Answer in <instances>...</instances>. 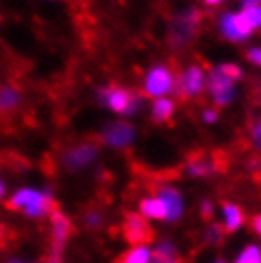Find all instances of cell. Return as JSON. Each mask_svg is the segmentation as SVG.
<instances>
[{
	"mask_svg": "<svg viewBox=\"0 0 261 263\" xmlns=\"http://www.w3.org/2000/svg\"><path fill=\"white\" fill-rule=\"evenodd\" d=\"M10 210H21L29 214V216H46V214H52L53 210H58L59 206L50 195L46 193L33 191V189H21L20 193H15L10 202L6 204Z\"/></svg>",
	"mask_w": 261,
	"mask_h": 263,
	"instance_id": "obj_1",
	"label": "cell"
},
{
	"mask_svg": "<svg viewBox=\"0 0 261 263\" xmlns=\"http://www.w3.org/2000/svg\"><path fill=\"white\" fill-rule=\"evenodd\" d=\"M122 231H124V237L128 242L136 244V246H141L145 242H151L155 233L149 227L147 219L139 214H126L124 225H122Z\"/></svg>",
	"mask_w": 261,
	"mask_h": 263,
	"instance_id": "obj_2",
	"label": "cell"
},
{
	"mask_svg": "<svg viewBox=\"0 0 261 263\" xmlns=\"http://www.w3.org/2000/svg\"><path fill=\"white\" fill-rule=\"evenodd\" d=\"M50 217H52V252H53V259L58 261L63 246H65V242L72 235V223L69 221V217L63 216L59 212V208L53 210L50 214Z\"/></svg>",
	"mask_w": 261,
	"mask_h": 263,
	"instance_id": "obj_3",
	"label": "cell"
},
{
	"mask_svg": "<svg viewBox=\"0 0 261 263\" xmlns=\"http://www.w3.org/2000/svg\"><path fill=\"white\" fill-rule=\"evenodd\" d=\"M202 88H204V69L198 65L189 67V69L177 79V93H179L183 99L198 96V93L202 92Z\"/></svg>",
	"mask_w": 261,
	"mask_h": 263,
	"instance_id": "obj_4",
	"label": "cell"
},
{
	"mask_svg": "<svg viewBox=\"0 0 261 263\" xmlns=\"http://www.w3.org/2000/svg\"><path fill=\"white\" fill-rule=\"evenodd\" d=\"M174 86V77L168 67H155L145 80V93L149 98H160L168 93Z\"/></svg>",
	"mask_w": 261,
	"mask_h": 263,
	"instance_id": "obj_5",
	"label": "cell"
},
{
	"mask_svg": "<svg viewBox=\"0 0 261 263\" xmlns=\"http://www.w3.org/2000/svg\"><path fill=\"white\" fill-rule=\"evenodd\" d=\"M98 155V145L96 143H80L65 153V164L72 170L84 168L88 162H91Z\"/></svg>",
	"mask_w": 261,
	"mask_h": 263,
	"instance_id": "obj_6",
	"label": "cell"
},
{
	"mask_svg": "<svg viewBox=\"0 0 261 263\" xmlns=\"http://www.w3.org/2000/svg\"><path fill=\"white\" fill-rule=\"evenodd\" d=\"M103 96L109 107L117 112H132L136 107V98L128 90H122V88H107Z\"/></svg>",
	"mask_w": 261,
	"mask_h": 263,
	"instance_id": "obj_7",
	"label": "cell"
},
{
	"mask_svg": "<svg viewBox=\"0 0 261 263\" xmlns=\"http://www.w3.org/2000/svg\"><path fill=\"white\" fill-rule=\"evenodd\" d=\"M210 92L216 98L217 105H225L233 96V80L225 77L219 69L212 72L210 77Z\"/></svg>",
	"mask_w": 261,
	"mask_h": 263,
	"instance_id": "obj_8",
	"label": "cell"
},
{
	"mask_svg": "<svg viewBox=\"0 0 261 263\" xmlns=\"http://www.w3.org/2000/svg\"><path fill=\"white\" fill-rule=\"evenodd\" d=\"M187 168L193 176H206V174L217 170V168H223V162L219 160V155H210L208 157L204 153H196L191 157Z\"/></svg>",
	"mask_w": 261,
	"mask_h": 263,
	"instance_id": "obj_9",
	"label": "cell"
},
{
	"mask_svg": "<svg viewBox=\"0 0 261 263\" xmlns=\"http://www.w3.org/2000/svg\"><path fill=\"white\" fill-rule=\"evenodd\" d=\"M223 33L231 40H242L252 33V29L248 27V23L244 21L240 13H233V15L223 17Z\"/></svg>",
	"mask_w": 261,
	"mask_h": 263,
	"instance_id": "obj_10",
	"label": "cell"
},
{
	"mask_svg": "<svg viewBox=\"0 0 261 263\" xmlns=\"http://www.w3.org/2000/svg\"><path fill=\"white\" fill-rule=\"evenodd\" d=\"M132 136H134V130L130 128V124L117 122L103 132V141L113 147H124L132 141Z\"/></svg>",
	"mask_w": 261,
	"mask_h": 263,
	"instance_id": "obj_11",
	"label": "cell"
},
{
	"mask_svg": "<svg viewBox=\"0 0 261 263\" xmlns=\"http://www.w3.org/2000/svg\"><path fill=\"white\" fill-rule=\"evenodd\" d=\"M196 23H198V12H191L189 15H181L179 23L174 27V42H185L195 34Z\"/></svg>",
	"mask_w": 261,
	"mask_h": 263,
	"instance_id": "obj_12",
	"label": "cell"
},
{
	"mask_svg": "<svg viewBox=\"0 0 261 263\" xmlns=\"http://www.w3.org/2000/svg\"><path fill=\"white\" fill-rule=\"evenodd\" d=\"M158 198L166 204V210H168L166 219H177L181 214V198H179L177 191H174L170 187H162V189H158Z\"/></svg>",
	"mask_w": 261,
	"mask_h": 263,
	"instance_id": "obj_13",
	"label": "cell"
},
{
	"mask_svg": "<svg viewBox=\"0 0 261 263\" xmlns=\"http://www.w3.org/2000/svg\"><path fill=\"white\" fill-rule=\"evenodd\" d=\"M20 105V92L13 86H2L0 88V112L10 115Z\"/></svg>",
	"mask_w": 261,
	"mask_h": 263,
	"instance_id": "obj_14",
	"label": "cell"
},
{
	"mask_svg": "<svg viewBox=\"0 0 261 263\" xmlns=\"http://www.w3.org/2000/svg\"><path fill=\"white\" fill-rule=\"evenodd\" d=\"M139 210L141 214L147 217H155V219H166L168 217V210H166V204L160 198H145L139 204Z\"/></svg>",
	"mask_w": 261,
	"mask_h": 263,
	"instance_id": "obj_15",
	"label": "cell"
},
{
	"mask_svg": "<svg viewBox=\"0 0 261 263\" xmlns=\"http://www.w3.org/2000/svg\"><path fill=\"white\" fill-rule=\"evenodd\" d=\"M149 257H151V254L147 248L136 246V248L128 250L126 254H122L115 263H149Z\"/></svg>",
	"mask_w": 261,
	"mask_h": 263,
	"instance_id": "obj_16",
	"label": "cell"
},
{
	"mask_svg": "<svg viewBox=\"0 0 261 263\" xmlns=\"http://www.w3.org/2000/svg\"><path fill=\"white\" fill-rule=\"evenodd\" d=\"M223 212H225V221H227L229 231H235L236 227H240L242 214L238 206H235V204H225V206H223Z\"/></svg>",
	"mask_w": 261,
	"mask_h": 263,
	"instance_id": "obj_17",
	"label": "cell"
},
{
	"mask_svg": "<svg viewBox=\"0 0 261 263\" xmlns=\"http://www.w3.org/2000/svg\"><path fill=\"white\" fill-rule=\"evenodd\" d=\"M153 256L157 257L158 263H179L177 252L174 250L172 244H162V246H158L157 250L153 252Z\"/></svg>",
	"mask_w": 261,
	"mask_h": 263,
	"instance_id": "obj_18",
	"label": "cell"
},
{
	"mask_svg": "<svg viewBox=\"0 0 261 263\" xmlns=\"http://www.w3.org/2000/svg\"><path fill=\"white\" fill-rule=\"evenodd\" d=\"M172 112H174V103L168 101V99H158L155 107H153V117L158 120V122H164V120H168L172 117Z\"/></svg>",
	"mask_w": 261,
	"mask_h": 263,
	"instance_id": "obj_19",
	"label": "cell"
},
{
	"mask_svg": "<svg viewBox=\"0 0 261 263\" xmlns=\"http://www.w3.org/2000/svg\"><path fill=\"white\" fill-rule=\"evenodd\" d=\"M240 15L244 17V21L248 23L250 29H257V27H261V6H257V4L246 6L244 10H242Z\"/></svg>",
	"mask_w": 261,
	"mask_h": 263,
	"instance_id": "obj_20",
	"label": "cell"
},
{
	"mask_svg": "<svg viewBox=\"0 0 261 263\" xmlns=\"http://www.w3.org/2000/svg\"><path fill=\"white\" fill-rule=\"evenodd\" d=\"M236 263H261V252L257 246H248L242 252Z\"/></svg>",
	"mask_w": 261,
	"mask_h": 263,
	"instance_id": "obj_21",
	"label": "cell"
},
{
	"mask_svg": "<svg viewBox=\"0 0 261 263\" xmlns=\"http://www.w3.org/2000/svg\"><path fill=\"white\" fill-rule=\"evenodd\" d=\"M13 238H15V233L6 225H0V250L8 248L13 242Z\"/></svg>",
	"mask_w": 261,
	"mask_h": 263,
	"instance_id": "obj_22",
	"label": "cell"
},
{
	"mask_svg": "<svg viewBox=\"0 0 261 263\" xmlns=\"http://www.w3.org/2000/svg\"><path fill=\"white\" fill-rule=\"evenodd\" d=\"M219 71L225 74V77H229L231 80H236V79H240V69L235 65H221L219 67Z\"/></svg>",
	"mask_w": 261,
	"mask_h": 263,
	"instance_id": "obj_23",
	"label": "cell"
},
{
	"mask_svg": "<svg viewBox=\"0 0 261 263\" xmlns=\"http://www.w3.org/2000/svg\"><path fill=\"white\" fill-rule=\"evenodd\" d=\"M252 139H254L255 147L261 151V117L257 119V122L254 124V128H252Z\"/></svg>",
	"mask_w": 261,
	"mask_h": 263,
	"instance_id": "obj_24",
	"label": "cell"
},
{
	"mask_svg": "<svg viewBox=\"0 0 261 263\" xmlns=\"http://www.w3.org/2000/svg\"><path fill=\"white\" fill-rule=\"evenodd\" d=\"M248 58L252 61H255V63H259V65H261V50H252V52L248 53Z\"/></svg>",
	"mask_w": 261,
	"mask_h": 263,
	"instance_id": "obj_25",
	"label": "cell"
},
{
	"mask_svg": "<svg viewBox=\"0 0 261 263\" xmlns=\"http://www.w3.org/2000/svg\"><path fill=\"white\" fill-rule=\"evenodd\" d=\"M216 111H206L204 112V119H206V122H214V120H216Z\"/></svg>",
	"mask_w": 261,
	"mask_h": 263,
	"instance_id": "obj_26",
	"label": "cell"
},
{
	"mask_svg": "<svg viewBox=\"0 0 261 263\" xmlns=\"http://www.w3.org/2000/svg\"><path fill=\"white\" fill-rule=\"evenodd\" d=\"M202 214H204V217H208L210 214H212V204H210V202L202 204Z\"/></svg>",
	"mask_w": 261,
	"mask_h": 263,
	"instance_id": "obj_27",
	"label": "cell"
},
{
	"mask_svg": "<svg viewBox=\"0 0 261 263\" xmlns=\"http://www.w3.org/2000/svg\"><path fill=\"white\" fill-rule=\"evenodd\" d=\"M254 227H255V231L261 235V216H255L254 217Z\"/></svg>",
	"mask_w": 261,
	"mask_h": 263,
	"instance_id": "obj_28",
	"label": "cell"
},
{
	"mask_svg": "<svg viewBox=\"0 0 261 263\" xmlns=\"http://www.w3.org/2000/svg\"><path fill=\"white\" fill-rule=\"evenodd\" d=\"M246 2V6H252V4H255V0H244Z\"/></svg>",
	"mask_w": 261,
	"mask_h": 263,
	"instance_id": "obj_29",
	"label": "cell"
},
{
	"mask_svg": "<svg viewBox=\"0 0 261 263\" xmlns=\"http://www.w3.org/2000/svg\"><path fill=\"white\" fill-rule=\"evenodd\" d=\"M208 4H217V2H221V0H206Z\"/></svg>",
	"mask_w": 261,
	"mask_h": 263,
	"instance_id": "obj_30",
	"label": "cell"
},
{
	"mask_svg": "<svg viewBox=\"0 0 261 263\" xmlns=\"http://www.w3.org/2000/svg\"><path fill=\"white\" fill-rule=\"evenodd\" d=\"M4 195V187H2V183H0V197Z\"/></svg>",
	"mask_w": 261,
	"mask_h": 263,
	"instance_id": "obj_31",
	"label": "cell"
},
{
	"mask_svg": "<svg viewBox=\"0 0 261 263\" xmlns=\"http://www.w3.org/2000/svg\"><path fill=\"white\" fill-rule=\"evenodd\" d=\"M50 263H58V261H55V259H52V261H50Z\"/></svg>",
	"mask_w": 261,
	"mask_h": 263,
	"instance_id": "obj_32",
	"label": "cell"
},
{
	"mask_svg": "<svg viewBox=\"0 0 261 263\" xmlns=\"http://www.w3.org/2000/svg\"><path fill=\"white\" fill-rule=\"evenodd\" d=\"M10 263H21V261H10Z\"/></svg>",
	"mask_w": 261,
	"mask_h": 263,
	"instance_id": "obj_33",
	"label": "cell"
},
{
	"mask_svg": "<svg viewBox=\"0 0 261 263\" xmlns=\"http://www.w3.org/2000/svg\"><path fill=\"white\" fill-rule=\"evenodd\" d=\"M217 263H223V261H217Z\"/></svg>",
	"mask_w": 261,
	"mask_h": 263,
	"instance_id": "obj_34",
	"label": "cell"
}]
</instances>
